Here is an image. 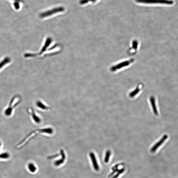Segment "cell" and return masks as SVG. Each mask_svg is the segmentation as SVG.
Returning a JSON list of instances; mask_svg holds the SVG:
<instances>
[{
    "mask_svg": "<svg viewBox=\"0 0 178 178\" xmlns=\"http://www.w3.org/2000/svg\"><path fill=\"white\" fill-rule=\"evenodd\" d=\"M21 97L19 95H16L13 97L10 100L8 106L4 111V114L6 117L11 116L13 110L19 105L21 101Z\"/></svg>",
    "mask_w": 178,
    "mask_h": 178,
    "instance_id": "6da1fadb",
    "label": "cell"
},
{
    "mask_svg": "<svg viewBox=\"0 0 178 178\" xmlns=\"http://www.w3.org/2000/svg\"><path fill=\"white\" fill-rule=\"evenodd\" d=\"M138 3L146 4H172L173 1L169 0H136Z\"/></svg>",
    "mask_w": 178,
    "mask_h": 178,
    "instance_id": "7a4b0ae2",
    "label": "cell"
},
{
    "mask_svg": "<svg viewBox=\"0 0 178 178\" xmlns=\"http://www.w3.org/2000/svg\"><path fill=\"white\" fill-rule=\"evenodd\" d=\"M134 60V59H131L130 60L122 62L118 64L117 65L113 66L111 68H110V70L113 72L116 71V70H118V69L123 68V67H126L129 65L130 64L133 62Z\"/></svg>",
    "mask_w": 178,
    "mask_h": 178,
    "instance_id": "3957f363",
    "label": "cell"
},
{
    "mask_svg": "<svg viewBox=\"0 0 178 178\" xmlns=\"http://www.w3.org/2000/svg\"><path fill=\"white\" fill-rule=\"evenodd\" d=\"M27 112L31 117V119L35 123L37 124L40 123L41 121V119L36 114L33 108H28Z\"/></svg>",
    "mask_w": 178,
    "mask_h": 178,
    "instance_id": "277c9868",
    "label": "cell"
},
{
    "mask_svg": "<svg viewBox=\"0 0 178 178\" xmlns=\"http://www.w3.org/2000/svg\"><path fill=\"white\" fill-rule=\"evenodd\" d=\"M168 138V135H164V136L161 139L159 142L156 143V144L152 147L151 149V152L152 153L154 152H155L157 150V149L159 148L160 146L163 144V143Z\"/></svg>",
    "mask_w": 178,
    "mask_h": 178,
    "instance_id": "5b68a950",
    "label": "cell"
},
{
    "mask_svg": "<svg viewBox=\"0 0 178 178\" xmlns=\"http://www.w3.org/2000/svg\"><path fill=\"white\" fill-rule=\"evenodd\" d=\"M91 160L93 164V167L96 171H98L99 170V167L97 161L96 156L94 153L91 152L90 154Z\"/></svg>",
    "mask_w": 178,
    "mask_h": 178,
    "instance_id": "8992f818",
    "label": "cell"
},
{
    "mask_svg": "<svg viewBox=\"0 0 178 178\" xmlns=\"http://www.w3.org/2000/svg\"><path fill=\"white\" fill-rule=\"evenodd\" d=\"M35 104L36 107L41 109V110H48V109H50V107L46 106L44 103H43L41 101H37Z\"/></svg>",
    "mask_w": 178,
    "mask_h": 178,
    "instance_id": "52a82bcc",
    "label": "cell"
},
{
    "mask_svg": "<svg viewBox=\"0 0 178 178\" xmlns=\"http://www.w3.org/2000/svg\"><path fill=\"white\" fill-rule=\"evenodd\" d=\"M149 100L151 103L152 107L153 110V111L154 114H155V115L158 116V112L157 111V107H156L155 100L154 97L153 96H151L150 97Z\"/></svg>",
    "mask_w": 178,
    "mask_h": 178,
    "instance_id": "ba28073f",
    "label": "cell"
},
{
    "mask_svg": "<svg viewBox=\"0 0 178 178\" xmlns=\"http://www.w3.org/2000/svg\"><path fill=\"white\" fill-rule=\"evenodd\" d=\"M60 152L61 153V154L62 155V159L61 160L60 159L59 160L55 162V165L57 166L60 165V164L61 165L63 163L65 159V153L63 151L61 150Z\"/></svg>",
    "mask_w": 178,
    "mask_h": 178,
    "instance_id": "9c48e42d",
    "label": "cell"
},
{
    "mask_svg": "<svg viewBox=\"0 0 178 178\" xmlns=\"http://www.w3.org/2000/svg\"><path fill=\"white\" fill-rule=\"evenodd\" d=\"M10 58L8 57H6L0 63V69H2V67H3L6 64L9 63L10 61Z\"/></svg>",
    "mask_w": 178,
    "mask_h": 178,
    "instance_id": "30bf717a",
    "label": "cell"
},
{
    "mask_svg": "<svg viewBox=\"0 0 178 178\" xmlns=\"http://www.w3.org/2000/svg\"><path fill=\"white\" fill-rule=\"evenodd\" d=\"M140 91V89L139 88V87H137L135 90L130 93L129 96L130 98H133L139 93Z\"/></svg>",
    "mask_w": 178,
    "mask_h": 178,
    "instance_id": "8fae6325",
    "label": "cell"
},
{
    "mask_svg": "<svg viewBox=\"0 0 178 178\" xmlns=\"http://www.w3.org/2000/svg\"><path fill=\"white\" fill-rule=\"evenodd\" d=\"M28 169L30 172L34 173L36 171L37 168L33 164L30 163L28 166Z\"/></svg>",
    "mask_w": 178,
    "mask_h": 178,
    "instance_id": "7c38bea8",
    "label": "cell"
},
{
    "mask_svg": "<svg viewBox=\"0 0 178 178\" xmlns=\"http://www.w3.org/2000/svg\"><path fill=\"white\" fill-rule=\"evenodd\" d=\"M10 157V155L8 153L5 152L0 154V159H8Z\"/></svg>",
    "mask_w": 178,
    "mask_h": 178,
    "instance_id": "4fadbf2b",
    "label": "cell"
},
{
    "mask_svg": "<svg viewBox=\"0 0 178 178\" xmlns=\"http://www.w3.org/2000/svg\"><path fill=\"white\" fill-rule=\"evenodd\" d=\"M111 151H110V150H107V151H106V155H105V159H104V161H105V162L106 163H107L109 161V158H110V155H111Z\"/></svg>",
    "mask_w": 178,
    "mask_h": 178,
    "instance_id": "5bb4252c",
    "label": "cell"
},
{
    "mask_svg": "<svg viewBox=\"0 0 178 178\" xmlns=\"http://www.w3.org/2000/svg\"><path fill=\"white\" fill-rule=\"evenodd\" d=\"M119 169L118 168H117V169H115L114 170H113V172L112 173H110V174H109V176H108V177H111L114 174H115V172H118V171H119Z\"/></svg>",
    "mask_w": 178,
    "mask_h": 178,
    "instance_id": "9a60e30c",
    "label": "cell"
},
{
    "mask_svg": "<svg viewBox=\"0 0 178 178\" xmlns=\"http://www.w3.org/2000/svg\"><path fill=\"white\" fill-rule=\"evenodd\" d=\"M125 170V168H122V169H120V170H119V171H118V173H119V174H121L122 173H123L124 171Z\"/></svg>",
    "mask_w": 178,
    "mask_h": 178,
    "instance_id": "2e32d148",
    "label": "cell"
},
{
    "mask_svg": "<svg viewBox=\"0 0 178 178\" xmlns=\"http://www.w3.org/2000/svg\"><path fill=\"white\" fill-rule=\"evenodd\" d=\"M122 164H118L116 165L115 166H114L113 167V168H112V170H114L115 169H117V168H118V167H119V166L121 165Z\"/></svg>",
    "mask_w": 178,
    "mask_h": 178,
    "instance_id": "e0dca14e",
    "label": "cell"
},
{
    "mask_svg": "<svg viewBox=\"0 0 178 178\" xmlns=\"http://www.w3.org/2000/svg\"><path fill=\"white\" fill-rule=\"evenodd\" d=\"M120 174H119V173H118L117 174L115 175L112 178H117L119 176V175Z\"/></svg>",
    "mask_w": 178,
    "mask_h": 178,
    "instance_id": "ac0fdd59",
    "label": "cell"
},
{
    "mask_svg": "<svg viewBox=\"0 0 178 178\" xmlns=\"http://www.w3.org/2000/svg\"><path fill=\"white\" fill-rule=\"evenodd\" d=\"M1 145H2V143H1V141H0V149H1Z\"/></svg>",
    "mask_w": 178,
    "mask_h": 178,
    "instance_id": "d6986e66",
    "label": "cell"
}]
</instances>
